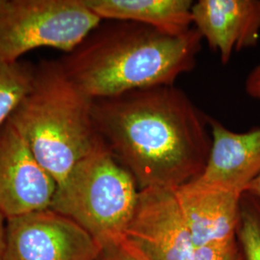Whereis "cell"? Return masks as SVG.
I'll list each match as a JSON object with an SVG mask.
<instances>
[{
	"label": "cell",
	"instance_id": "cell-15",
	"mask_svg": "<svg viewBox=\"0 0 260 260\" xmlns=\"http://www.w3.org/2000/svg\"><path fill=\"white\" fill-rule=\"evenodd\" d=\"M191 260H244L237 235L195 248Z\"/></svg>",
	"mask_w": 260,
	"mask_h": 260
},
{
	"label": "cell",
	"instance_id": "cell-12",
	"mask_svg": "<svg viewBox=\"0 0 260 260\" xmlns=\"http://www.w3.org/2000/svg\"><path fill=\"white\" fill-rule=\"evenodd\" d=\"M102 19L126 20L173 36L187 33L192 27L191 0H84Z\"/></svg>",
	"mask_w": 260,
	"mask_h": 260
},
{
	"label": "cell",
	"instance_id": "cell-20",
	"mask_svg": "<svg viewBox=\"0 0 260 260\" xmlns=\"http://www.w3.org/2000/svg\"><path fill=\"white\" fill-rule=\"evenodd\" d=\"M9 0H0V13L7 8Z\"/></svg>",
	"mask_w": 260,
	"mask_h": 260
},
{
	"label": "cell",
	"instance_id": "cell-1",
	"mask_svg": "<svg viewBox=\"0 0 260 260\" xmlns=\"http://www.w3.org/2000/svg\"><path fill=\"white\" fill-rule=\"evenodd\" d=\"M93 122L139 190L177 189L200 177L209 157V118L175 85L93 100Z\"/></svg>",
	"mask_w": 260,
	"mask_h": 260
},
{
	"label": "cell",
	"instance_id": "cell-10",
	"mask_svg": "<svg viewBox=\"0 0 260 260\" xmlns=\"http://www.w3.org/2000/svg\"><path fill=\"white\" fill-rule=\"evenodd\" d=\"M212 145L202 183L243 194L260 175V127L237 133L209 118Z\"/></svg>",
	"mask_w": 260,
	"mask_h": 260
},
{
	"label": "cell",
	"instance_id": "cell-9",
	"mask_svg": "<svg viewBox=\"0 0 260 260\" xmlns=\"http://www.w3.org/2000/svg\"><path fill=\"white\" fill-rule=\"evenodd\" d=\"M193 24L225 65L234 51L254 47L260 33V0H199Z\"/></svg>",
	"mask_w": 260,
	"mask_h": 260
},
{
	"label": "cell",
	"instance_id": "cell-7",
	"mask_svg": "<svg viewBox=\"0 0 260 260\" xmlns=\"http://www.w3.org/2000/svg\"><path fill=\"white\" fill-rule=\"evenodd\" d=\"M101 251L81 226L50 208L7 220L4 260H98Z\"/></svg>",
	"mask_w": 260,
	"mask_h": 260
},
{
	"label": "cell",
	"instance_id": "cell-16",
	"mask_svg": "<svg viewBox=\"0 0 260 260\" xmlns=\"http://www.w3.org/2000/svg\"><path fill=\"white\" fill-rule=\"evenodd\" d=\"M98 260H143L123 243L102 249Z\"/></svg>",
	"mask_w": 260,
	"mask_h": 260
},
{
	"label": "cell",
	"instance_id": "cell-3",
	"mask_svg": "<svg viewBox=\"0 0 260 260\" xmlns=\"http://www.w3.org/2000/svg\"><path fill=\"white\" fill-rule=\"evenodd\" d=\"M92 108L93 100L72 82L59 61H43L35 66L31 88L8 120L57 186L105 144Z\"/></svg>",
	"mask_w": 260,
	"mask_h": 260
},
{
	"label": "cell",
	"instance_id": "cell-11",
	"mask_svg": "<svg viewBox=\"0 0 260 260\" xmlns=\"http://www.w3.org/2000/svg\"><path fill=\"white\" fill-rule=\"evenodd\" d=\"M175 191L195 248L236 236L242 194L197 179Z\"/></svg>",
	"mask_w": 260,
	"mask_h": 260
},
{
	"label": "cell",
	"instance_id": "cell-2",
	"mask_svg": "<svg viewBox=\"0 0 260 260\" xmlns=\"http://www.w3.org/2000/svg\"><path fill=\"white\" fill-rule=\"evenodd\" d=\"M202 41L195 27L173 36L133 21L109 20L58 61L72 82L96 100L175 85L195 68Z\"/></svg>",
	"mask_w": 260,
	"mask_h": 260
},
{
	"label": "cell",
	"instance_id": "cell-14",
	"mask_svg": "<svg viewBox=\"0 0 260 260\" xmlns=\"http://www.w3.org/2000/svg\"><path fill=\"white\" fill-rule=\"evenodd\" d=\"M237 240L244 260H260V202L243 193Z\"/></svg>",
	"mask_w": 260,
	"mask_h": 260
},
{
	"label": "cell",
	"instance_id": "cell-6",
	"mask_svg": "<svg viewBox=\"0 0 260 260\" xmlns=\"http://www.w3.org/2000/svg\"><path fill=\"white\" fill-rule=\"evenodd\" d=\"M175 190L139 191L122 243L143 260L192 259L195 245Z\"/></svg>",
	"mask_w": 260,
	"mask_h": 260
},
{
	"label": "cell",
	"instance_id": "cell-5",
	"mask_svg": "<svg viewBox=\"0 0 260 260\" xmlns=\"http://www.w3.org/2000/svg\"><path fill=\"white\" fill-rule=\"evenodd\" d=\"M103 19L84 0H9L0 13V60L50 47L72 52Z\"/></svg>",
	"mask_w": 260,
	"mask_h": 260
},
{
	"label": "cell",
	"instance_id": "cell-19",
	"mask_svg": "<svg viewBox=\"0 0 260 260\" xmlns=\"http://www.w3.org/2000/svg\"><path fill=\"white\" fill-rule=\"evenodd\" d=\"M244 193L250 194L252 197H254L255 199H257L260 202V175L251 181V183L246 188Z\"/></svg>",
	"mask_w": 260,
	"mask_h": 260
},
{
	"label": "cell",
	"instance_id": "cell-18",
	"mask_svg": "<svg viewBox=\"0 0 260 260\" xmlns=\"http://www.w3.org/2000/svg\"><path fill=\"white\" fill-rule=\"evenodd\" d=\"M6 231L7 220L0 213V260H4L6 250Z\"/></svg>",
	"mask_w": 260,
	"mask_h": 260
},
{
	"label": "cell",
	"instance_id": "cell-17",
	"mask_svg": "<svg viewBox=\"0 0 260 260\" xmlns=\"http://www.w3.org/2000/svg\"><path fill=\"white\" fill-rule=\"evenodd\" d=\"M245 90L252 99L260 100V63L248 75L245 82Z\"/></svg>",
	"mask_w": 260,
	"mask_h": 260
},
{
	"label": "cell",
	"instance_id": "cell-8",
	"mask_svg": "<svg viewBox=\"0 0 260 260\" xmlns=\"http://www.w3.org/2000/svg\"><path fill=\"white\" fill-rule=\"evenodd\" d=\"M55 180L9 121L0 126V213L6 220L48 209Z\"/></svg>",
	"mask_w": 260,
	"mask_h": 260
},
{
	"label": "cell",
	"instance_id": "cell-13",
	"mask_svg": "<svg viewBox=\"0 0 260 260\" xmlns=\"http://www.w3.org/2000/svg\"><path fill=\"white\" fill-rule=\"evenodd\" d=\"M35 66L0 60V126L6 123L31 88Z\"/></svg>",
	"mask_w": 260,
	"mask_h": 260
},
{
	"label": "cell",
	"instance_id": "cell-4",
	"mask_svg": "<svg viewBox=\"0 0 260 260\" xmlns=\"http://www.w3.org/2000/svg\"><path fill=\"white\" fill-rule=\"evenodd\" d=\"M139 191L134 177L104 144L57 186L49 208L81 226L103 249L123 241Z\"/></svg>",
	"mask_w": 260,
	"mask_h": 260
}]
</instances>
